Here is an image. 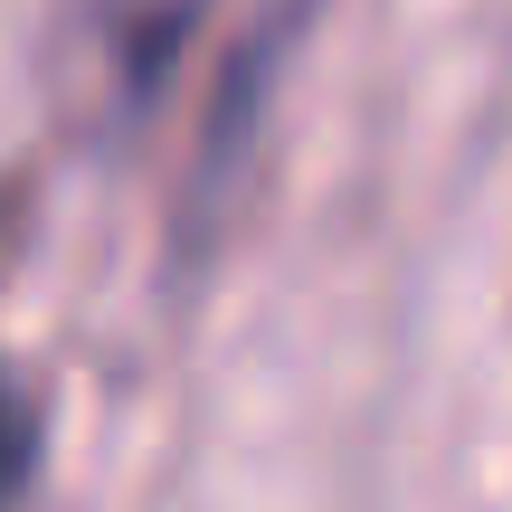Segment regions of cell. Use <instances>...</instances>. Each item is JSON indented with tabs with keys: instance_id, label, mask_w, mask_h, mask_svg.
<instances>
[{
	"instance_id": "6da1fadb",
	"label": "cell",
	"mask_w": 512,
	"mask_h": 512,
	"mask_svg": "<svg viewBox=\"0 0 512 512\" xmlns=\"http://www.w3.org/2000/svg\"><path fill=\"white\" fill-rule=\"evenodd\" d=\"M19 465H29V399L0 380V503L19 494Z\"/></svg>"
}]
</instances>
